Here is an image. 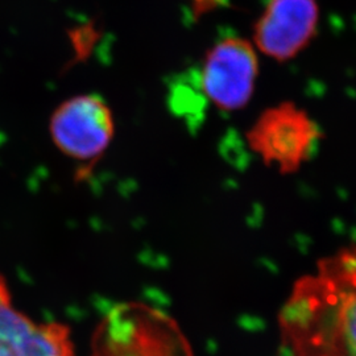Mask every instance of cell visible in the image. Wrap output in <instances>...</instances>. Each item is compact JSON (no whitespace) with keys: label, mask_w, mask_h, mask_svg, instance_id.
<instances>
[{"label":"cell","mask_w":356,"mask_h":356,"mask_svg":"<svg viewBox=\"0 0 356 356\" xmlns=\"http://www.w3.org/2000/svg\"><path fill=\"white\" fill-rule=\"evenodd\" d=\"M90 356H194L177 319L143 301H120L95 325Z\"/></svg>","instance_id":"obj_2"},{"label":"cell","mask_w":356,"mask_h":356,"mask_svg":"<svg viewBox=\"0 0 356 356\" xmlns=\"http://www.w3.org/2000/svg\"><path fill=\"white\" fill-rule=\"evenodd\" d=\"M318 26L317 0H266L252 28V44L268 58L286 63L310 45Z\"/></svg>","instance_id":"obj_6"},{"label":"cell","mask_w":356,"mask_h":356,"mask_svg":"<svg viewBox=\"0 0 356 356\" xmlns=\"http://www.w3.org/2000/svg\"><path fill=\"white\" fill-rule=\"evenodd\" d=\"M277 319L289 356H356V245L297 279Z\"/></svg>","instance_id":"obj_1"},{"label":"cell","mask_w":356,"mask_h":356,"mask_svg":"<svg viewBox=\"0 0 356 356\" xmlns=\"http://www.w3.org/2000/svg\"><path fill=\"white\" fill-rule=\"evenodd\" d=\"M0 356H76L70 327L63 322H36L13 304L0 275Z\"/></svg>","instance_id":"obj_7"},{"label":"cell","mask_w":356,"mask_h":356,"mask_svg":"<svg viewBox=\"0 0 356 356\" xmlns=\"http://www.w3.org/2000/svg\"><path fill=\"white\" fill-rule=\"evenodd\" d=\"M193 3H194V6L201 7V10L206 11L216 4V0H193Z\"/></svg>","instance_id":"obj_8"},{"label":"cell","mask_w":356,"mask_h":356,"mask_svg":"<svg viewBox=\"0 0 356 356\" xmlns=\"http://www.w3.org/2000/svg\"><path fill=\"white\" fill-rule=\"evenodd\" d=\"M319 138L317 122L291 101L266 108L245 132L248 148L280 175H294L307 164Z\"/></svg>","instance_id":"obj_3"},{"label":"cell","mask_w":356,"mask_h":356,"mask_svg":"<svg viewBox=\"0 0 356 356\" xmlns=\"http://www.w3.org/2000/svg\"><path fill=\"white\" fill-rule=\"evenodd\" d=\"M259 70V54L252 41L241 36L219 38L204 53L200 89L218 111L238 113L254 97Z\"/></svg>","instance_id":"obj_5"},{"label":"cell","mask_w":356,"mask_h":356,"mask_svg":"<svg viewBox=\"0 0 356 356\" xmlns=\"http://www.w3.org/2000/svg\"><path fill=\"white\" fill-rule=\"evenodd\" d=\"M115 118L110 104L98 94H78L60 103L49 119L56 148L88 175L114 140ZM83 175V176H85Z\"/></svg>","instance_id":"obj_4"}]
</instances>
